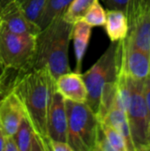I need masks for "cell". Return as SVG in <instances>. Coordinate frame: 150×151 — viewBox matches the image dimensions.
I'll return each instance as SVG.
<instances>
[{
    "instance_id": "1",
    "label": "cell",
    "mask_w": 150,
    "mask_h": 151,
    "mask_svg": "<svg viewBox=\"0 0 150 151\" xmlns=\"http://www.w3.org/2000/svg\"><path fill=\"white\" fill-rule=\"evenodd\" d=\"M11 90L21 101L34 130L49 149L47 119L56 91V81L48 69L31 68L19 72L13 80Z\"/></svg>"
},
{
    "instance_id": "2",
    "label": "cell",
    "mask_w": 150,
    "mask_h": 151,
    "mask_svg": "<svg viewBox=\"0 0 150 151\" xmlns=\"http://www.w3.org/2000/svg\"><path fill=\"white\" fill-rule=\"evenodd\" d=\"M72 30V24L66 22L62 16L42 29L35 38L32 68L48 69L55 81L71 72L68 52Z\"/></svg>"
},
{
    "instance_id": "3",
    "label": "cell",
    "mask_w": 150,
    "mask_h": 151,
    "mask_svg": "<svg viewBox=\"0 0 150 151\" xmlns=\"http://www.w3.org/2000/svg\"><path fill=\"white\" fill-rule=\"evenodd\" d=\"M122 42H112L99 59L82 74L88 91L87 104L96 114L105 84L118 81L121 65Z\"/></svg>"
},
{
    "instance_id": "4",
    "label": "cell",
    "mask_w": 150,
    "mask_h": 151,
    "mask_svg": "<svg viewBox=\"0 0 150 151\" xmlns=\"http://www.w3.org/2000/svg\"><path fill=\"white\" fill-rule=\"evenodd\" d=\"M67 143L73 151H95L100 122L86 103L65 100Z\"/></svg>"
},
{
    "instance_id": "5",
    "label": "cell",
    "mask_w": 150,
    "mask_h": 151,
    "mask_svg": "<svg viewBox=\"0 0 150 151\" xmlns=\"http://www.w3.org/2000/svg\"><path fill=\"white\" fill-rule=\"evenodd\" d=\"M130 89L126 117L130 127L134 151L150 150L149 124L144 98V81L135 80L127 75Z\"/></svg>"
},
{
    "instance_id": "6",
    "label": "cell",
    "mask_w": 150,
    "mask_h": 151,
    "mask_svg": "<svg viewBox=\"0 0 150 151\" xmlns=\"http://www.w3.org/2000/svg\"><path fill=\"white\" fill-rule=\"evenodd\" d=\"M36 36L18 35L0 27V55L6 69L24 72L32 68Z\"/></svg>"
},
{
    "instance_id": "7",
    "label": "cell",
    "mask_w": 150,
    "mask_h": 151,
    "mask_svg": "<svg viewBox=\"0 0 150 151\" xmlns=\"http://www.w3.org/2000/svg\"><path fill=\"white\" fill-rule=\"evenodd\" d=\"M127 19L129 29L126 40L150 56V0H141Z\"/></svg>"
},
{
    "instance_id": "8",
    "label": "cell",
    "mask_w": 150,
    "mask_h": 151,
    "mask_svg": "<svg viewBox=\"0 0 150 151\" xmlns=\"http://www.w3.org/2000/svg\"><path fill=\"white\" fill-rule=\"evenodd\" d=\"M0 27L18 35L36 36L41 29L30 20L14 0L9 1L0 9Z\"/></svg>"
},
{
    "instance_id": "9",
    "label": "cell",
    "mask_w": 150,
    "mask_h": 151,
    "mask_svg": "<svg viewBox=\"0 0 150 151\" xmlns=\"http://www.w3.org/2000/svg\"><path fill=\"white\" fill-rule=\"evenodd\" d=\"M120 71L135 80L144 81L150 75V56L134 48L126 38L121 40Z\"/></svg>"
},
{
    "instance_id": "10",
    "label": "cell",
    "mask_w": 150,
    "mask_h": 151,
    "mask_svg": "<svg viewBox=\"0 0 150 151\" xmlns=\"http://www.w3.org/2000/svg\"><path fill=\"white\" fill-rule=\"evenodd\" d=\"M48 140L67 142V115L64 97L56 90L47 119Z\"/></svg>"
},
{
    "instance_id": "11",
    "label": "cell",
    "mask_w": 150,
    "mask_h": 151,
    "mask_svg": "<svg viewBox=\"0 0 150 151\" xmlns=\"http://www.w3.org/2000/svg\"><path fill=\"white\" fill-rule=\"evenodd\" d=\"M26 115L21 101L10 90L0 101V124L5 135H14Z\"/></svg>"
},
{
    "instance_id": "12",
    "label": "cell",
    "mask_w": 150,
    "mask_h": 151,
    "mask_svg": "<svg viewBox=\"0 0 150 151\" xmlns=\"http://www.w3.org/2000/svg\"><path fill=\"white\" fill-rule=\"evenodd\" d=\"M56 90L65 100L87 103L88 91L80 73L69 72L56 80Z\"/></svg>"
},
{
    "instance_id": "13",
    "label": "cell",
    "mask_w": 150,
    "mask_h": 151,
    "mask_svg": "<svg viewBox=\"0 0 150 151\" xmlns=\"http://www.w3.org/2000/svg\"><path fill=\"white\" fill-rule=\"evenodd\" d=\"M14 138L19 151H49L46 143L34 130L27 115L20 122Z\"/></svg>"
},
{
    "instance_id": "14",
    "label": "cell",
    "mask_w": 150,
    "mask_h": 151,
    "mask_svg": "<svg viewBox=\"0 0 150 151\" xmlns=\"http://www.w3.org/2000/svg\"><path fill=\"white\" fill-rule=\"evenodd\" d=\"M92 35V27L85 21L79 20L72 25V39L73 42L74 54L76 58V72L80 73L82 61L87 51L90 37Z\"/></svg>"
},
{
    "instance_id": "15",
    "label": "cell",
    "mask_w": 150,
    "mask_h": 151,
    "mask_svg": "<svg viewBox=\"0 0 150 151\" xmlns=\"http://www.w3.org/2000/svg\"><path fill=\"white\" fill-rule=\"evenodd\" d=\"M99 122L106 123L115 128L123 136L126 144L127 151H134L126 113L117 104L116 101H114L111 109L109 111L104 119Z\"/></svg>"
},
{
    "instance_id": "16",
    "label": "cell",
    "mask_w": 150,
    "mask_h": 151,
    "mask_svg": "<svg viewBox=\"0 0 150 151\" xmlns=\"http://www.w3.org/2000/svg\"><path fill=\"white\" fill-rule=\"evenodd\" d=\"M105 30L111 42H118L127 35L129 25L126 15L118 10H108L106 12Z\"/></svg>"
},
{
    "instance_id": "17",
    "label": "cell",
    "mask_w": 150,
    "mask_h": 151,
    "mask_svg": "<svg viewBox=\"0 0 150 151\" xmlns=\"http://www.w3.org/2000/svg\"><path fill=\"white\" fill-rule=\"evenodd\" d=\"M72 0H45L44 6L37 21L40 29L46 27L55 19L63 16Z\"/></svg>"
},
{
    "instance_id": "18",
    "label": "cell",
    "mask_w": 150,
    "mask_h": 151,
    "mask_svg": "<svg viewBox=\"0 0 150 151\" xmlns=\"http://www.w3.org/2000/svg\"><path fill=\"white\" fill-rule=\"evenodd\" d=\"M95 1V0H72L64 12L62 16L63 19L72 25L81 20Z\"/></svg>"
},
{
    "instance_id": "19",
    "label": "cell",
    "mask_w": 150,
    "mask_h": 151,
    "mask_svg": "<svg viewBox=\"0 0 150 151\" xmlns=\"http://www.w3.org/2000/svg\"><path fill=\"white\" fill-rule=\"evenodd\" d=\"M83 21L93 27H103L106 22V12L99 0H95L84 15Z\"/></svg>"
},
{
    "instance_id": "20",
    "label": "cell",
    "mask_w": 150,
    "mask_h": 151,
    "mask_svg": "<svg viewBox=\"0 0 150 151\" xmlns=\"http://www.w3.org/2000/svg\"><path fill=\"white\" fill-rule=\"evenodd\" d=\"M25 12L27 17L37 24L41 12L45 4V0H14Z\"/></svg>"
},
{
    "instance_id": "21",
    "label": "cell",
    "mask_w": 150,
    "mask_h": 151,
    "mask_svg": "<svg viewBox=\"0 0 150 151\" xmlns=\"http://www.w3.org/2000/svg\"><path fill=\"white\" fill-rule=\"evenodd\" d=\"M100 125L113 151H127L126 144L123 136L115 128L103 122H100Z\"/></svg>"
},
{
    "instance_id": "22",
    "label": "cell",
    "mask_w": 150,
    "mask_h": 151,
    "mask_svg": "<svg viewBox=\"0 0 150 151\" xmlns=\"http://www.w3.org/2000/svg\"><path fill=\"white\" fill-rule=\"evenodd\" d=\"M108 10H118L123 12L127 19L131 16L141 0H101Z\"/></svg>"
},
{
    "instance_id": "23",
    "label": "cell",
    "mask_w": 150,
    "mask_h": 151,
    "mask_svg": "<svg viewBox=\"0 0 150 151\" xmlns=\"http://www.w3.org/2000/svg\"><path fill=\"white\" fill-rule=\"evenodd\" d=\"M49 150L50 151H73L66 142L54 140L49 141Z\"/></svg>"
},
{
    "instance_id": "24",
    "label": "cell",
    "mask_w": 150,
    "mask_h": 151,
    "mask_svg": "<svg viewBox=\"0 0 150 151\" xmlns=\"http://www.w3.org/2000/svg\"><path fill=\"white\" fill-rule=\"evenodd\" d=\"M143 89H144V98L148 110V118H149V124L150 127V75L144 80Z\"/></svg>"
},
{
    "instance_id": "25",
    "label": "cell",
    "mask_w": 150,
    "mask_h": 151,
    "mask_svg": "<svg viewBox=\"0 0 150 151\" xmlns=\"http://www.w3.org/2000/svg\"><path fill=\"white\" fill-rule=\"evenodd\" d=\"M3 151H19L14 135H5Z\"/></svg>"
},
{
    "instance_id": "26",
    "label": "cell",
    "mask_w": 150,
    "mask_h": 151,
    "mask_svg": "<svg viewBox=\"0 0 150 151\" xmlns=\"http://www.w3.org/2000/svg\"><path fill=\"white\" fill-rule=\"evenodd\" d=\"M7 72H8V70L4 67L2 58H1V55H0V80H3L6 77Z\"/></svg>"
},
{
    "instance_id": "27",
    "label": "cell",
    "mask_w": 150,
    "mask_h": 151,
    "mask_svg": "<svg viewBox=\"0 0 150 151\" xmlns=\"http://www.w3.org/2000/svg\"><path fill=\"white\" fill-rule=\"evenodd\" d=\"M7 80H8V73H7V75H6V77L4 79L0 80V88H11V89L12 82H7Z\"/></svg>"
},
{
    "instance_id": "28",
    "label": "cell",
    "mask_w": 150,
    "mask_h": 151,
    "mask_svg": "<svg viewBox=\"0 0 150 151\" xmlns=\"http://www.w3.org/2000/svg\"><path fill=\"white\" fill-rule=\"evenodd\" d=\"M4 138H5V134H4V129L0 124V151L4 150Z\"/></svg>"
},
{
    "instance_id": "29",
    "label": "cell",
    "mask_w": 150,
    "mask_h": 151,
    "mask_svg": "<svg viewBox=\"0 0 150 151\" xmlns=\"http://www.w3.org/2000/svg\"><path fill=\"white\" fill-rule=\"evenodd\" d=\"M11 90V88H0V101L2 100V98L10 91Z\"/></svg>"
},
{
    "instance_id": "30",
    "label": "cell",
    "mask_w": 150,
    "mask_h": 151,
    "mask_svg": "<svg viewBox=\"0 0 150 151\" xmlns=\"http://www.w3.org/2000/svg\"><path fill=\"white\" fill-rule=\"evenodd\" d=\"M9 1H11V0H0V9H1L5 4H7Z\"/></svg>"
},
{
    "instance_id": "31",
    "label": "cell",
    "mask_w": 150,
    "mask_h": 151,
    "mask_svg": "<svg viewBox=\"0 0 150 151\" xmlns=\"http://www.w3.org/2000/svg\"><path fill=\"white\" fill-rule=\"evenodd\" d=\"M149 143H150V127H149Z\"/></svg>"
}]
</instances>
